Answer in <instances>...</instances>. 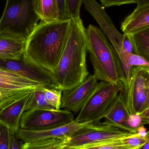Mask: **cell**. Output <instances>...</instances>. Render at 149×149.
<instances>
[{
  "label": "cell",
  "mask_w": 149,
  "mask_h": 149,
  "mask_svg": "<svg viewBox=\"0 0 149 149\" xmlns=\"http://www.w3.org/2000/svg\"><path fill=\"white\" fill-rule=\"evenodd\" d=\"M71 19L37 24L25 41L23 56L52 72L60 60L66 42Z\"/></svg>",
  "instance_id": "1"
},
{
  "label": "cell",
  "mask_w": 149,
  "mask_h": 149,
  "mask_svg": "<svg viewBox=\"0 0 149 149\" xmlns=\"http://www.w3.org/2000/svg\"><path fill=\"white\" fill-rule=\"evenodd\" d=\"M86 29L80 18L71 19L65 45L59 62L52 72L58 89L71 90L81 84L89 74Z\"/></svg>",
  "instance_id": "2"
},
{
  "label": "cell",
  "mask_w": 149,
  "mask_h": 149,
  "mask_svg": "<svg viewBox=\"0 0 149 149\" xmlns=\"http://www.w3.org/2000/svg\"><path fill=\"white\" fill-rule=\"evenodd\" d=\"M87 52L98 80L124 88L120 81L119 56L101 29L92 24L86 29Z\"/></svg>",
  "instance_id": "3"
},
{
  "label": "cell",
  "mask_w": 149,
  "mask_h": 149,
  "mask_svg": "<svg viewBox=\"0 0 149 149\" xmlns=\"http://www.w3.org/2000/svg\"><path fill=\"white\" fill-rule=\"evenodd\" d=\"M39 20L33 0H7L0 19V33L26 41Z\"/></svg>",
  "instance_id": "4"
},
{
  "label": "cell",
  "mask_w": 149,
  "mask_h": 149,
  "mask_svg": "<svg viewBox=\"0 0 149 149\" xmlns=\"http://www.w3.org/2000/svg\"><path fill=\"white\" fill-rule=\"evenodd\" d=\"M123 88L110 82H99L80 111L76 120L84 123H99L119 93L123 92Z\"/></svg>",
  "instance_id": "5"
},
{
  "label": "cell",
  "mask_w": 149,
  "mask_h": 149,
  "mask_svg": "<svg viewBox=\"0 0 149 149\" xmlns=\"http://www.w3.org/2000/svg\"><path fill=\"white\" fill-rule=\"evenodd\" d=\"M73 114L64 109H36L23 113L20 120V128L28 130L51 129L71 123Z\"/></svg>",
  "instance_id": "6"
},
{
  "label": "cell",
  "mask_w": 149,
  "mask_h": 149,
  "mask_svg": "<svg viewBox=\"0 0 149 149\" xmlns=\"http://www.w3.org/2000/svg\"><path fill=\"white\" fill-rule=\"evenodd\" d=\"M49 87L0 68V110L37 89Z\"/></svg>",
  "instance_id": "7"
},
{
  "label": "cell",
  "mask_w": 149,
  "mask_h": 149,
  "mask_svg": "<svg viewBox=\"0 0 149 149\" xmlns=\"http://www.w3.org/2000/svg\"><path fill=\"white\" fill-rule=\"evenodd\" d=\"M123 97L130 114L149 108V67H133L130 89Z\"/></svg>",
  "instance_id": "8"
},
{
  "label": "cell",
  "mask_w": 149,
  "mask_h": 149,
  "mask_svg": "<svg viewBox=\"0 0 149 149\" xmlns=\"http://www.w3.org/2000/svg\"><path fill=\"white\" fill-rule=\"evenodd\" d=\"M0 68L32 81L58 89L51 72L29 62L23 55L15 59L0 58Z\"/></svg>",
  "instance_id": "9"
},
{
  "label": "cell",
  "mask_w": 149,
  "mask_h": 149,
  "mask_svg": "<svg viewBox=\"0 0 149 149\" xmlns=\"http://www.w3.org/2000/svg\"><path fill=\"white\" fill-rule=\"evenodd\" d=\"M95 124L80 123L76 119L71 123L51 129L42 130H28L19 129L14 134L15 137L24 143L48 138L66 140L92 128Z\"/></svg>",
  "instance_id": "10"
},
{
  "label": "cell",
  "mask_w": 149,
  "mask_h": 149,
  "mask_svg": "<svg viewBox=\"0 0 149 149\" xmlns=\"http://www.w3.org/2000/svg\"><path fill=\"white\" fill-rule=\"evenodd\" d=\"M134 134L104 122L97 123L91 129L71 137L68 139L65 145L80 147L108 140L128 137Z\"/></svg>",
  "instance_id": "11"
},
{
  "label": "cell",
  "mask_w": 149,
  "mask_h": 149,
  "mask_svg": "<svg viewBox=\"0 0 149 149\" xmlns=\"http://www.w3.org/2000/svg\"><path fill=\"white\" fill-rule=\"evenodd\" d=\"M98 83V79L94 74H90L76 87L62 91L60 109L75 114L78 113L96 88Z\"/></svg>",
  "instance_id": "12"
},
{
  "label": "cell",
  "mask_w": 149,
  "mask_h": 149,
  "mask_svg": "<svg viewBox=\"0 0 149 149\" xmlns=\"http://www.w3.org/2000/svg\"><path fill=\"white\" fill-rule=\"evenodd\" d=\"M83 3L87 11L98 23L119 56L122 48L124 34H121L116 29L104 7L95 0H83Z\"/></svg>",
  "instance_id": "13"
},
{
  "label": "cell",
  "mask_w": 149,
  "mask_h": 149,
  "mask_svg": "<svg viewBox=\"0 0 149 149\" xmlns=\"http://www.w3.org/2000/svg\"><path fill=\"white\" fill-rule=\"evenodd\" d=\"M31 93L0 110V124L14 134L20 128V120Z\"/></svg>",
  "instance_id": "14"
},
{
  "label": "cell",
  "mask_w": 149,
  "mask_h": 149,
  "mask_svg": "<svg viewBox=\"0 0 149 149\" xmlns=\"http://www.w3.org/2000/svg\"><path fill=\"white\" fill-rule=\"evenodd\" d=\"M123 97V92L119 93L115 100L105 113V123L115 126L122 130L134 134L127 124L130 116Z\"/></svg>",
  "instance_id": "15"
},
{
  "label": "cell",
  "mask_w": 149,
  "mask_h": 149,
  "mask_svg": "<svg viewBox=\"0 0 149 149\" xmlns=\"http://www.w3.org/2000/svg\"><path fill=\"white\" fill-rule=\"evenodd\" d=\"M149 27V3L137 5L135 10L122 23L124 34H131Z\"/></svg>",
  "instance_id": "16"
},
{
  "label": "cell",
  "mask_w": 149,
  "mask_h": 149,
  "mask_svg": "<svg viewBox=\"0 0 149 149\" xmlns=\"http://www.w3.org/2000/svg\"><path fill=\"white\" fill-rule=\"evenodd\" d=\"M25 41L0 33V58L15 59L24 52Z\"/></svg>",
  "instance_id": "17"
},
{
  "label": "cell",
  "mask_w": 149,
  "mask_h": 149,
  "mask_svg": "<svg viewBox=\"0 0 149 149\" xmlns=\"http://www.w3.org/2000/svg\"><path fill=\"white\" fill-rule=\"evenodd\" d=\"M33 5L42 22H50L59 20L57 0H33Z\"/></svg>",
  "instance_id": "18"
},
{
  "label": "cell",
  "mask_w": 149,
  "mask_h": 149,
  "mask_svg": "<svg viewBox=\"0 0 149 149\" xmlns=\"http://www.w3.org/2000/svg\"><path fill=\"white\" fill-rule=\"evenodd\" d=\"M129 35L133 45L134 54L149 61V27Z\"/></svg>",
  "instance_id": "19"
},
{
  "label": "cell",
  "mask_w": 149,
  "mask_h": 149,
  "mask_svg": "<svg viewBox=\"0 0 149 149\" xmlns=\"http://www.w3.org/2000/svg\"><path fill=\"white\" fill-rule=\"evenodd\" d=\"M67 141L55 138L39 139L24 143L22 149H62Z\"/></svg>",
  "instance_id": "20"
},
{
  "label": "cell",
  "mask_w": 149,
  "mask_h": 149,
  "mask_svg": "<svg viewBox=\"0 0 149 149\" xmlns=\"http://www.w3.org/2000/svg\"><path fill=\"white\" fill-rule=\"evenodd\" d=\"M36 109L56 110V109L48 102L42 91V88L35 90L31 93L30 96L25 106V111Z\"/></svg>",
  "instance_id": "21"
},
{
  "label": "cell",
  "mask_w": 149,
  "mask_h": 149,
  "mask_svg": "<svg viewBox=\"0 0 149 149\" xmlns=\"http://www.w3.org/2000/svg\"><path fill=\"white\" fill-rule=\"evenodd\" d=\"M123 138L108 140L84 145L79 148L83 149H135L124 144L122 142Z\"/></svg>",
  "instance_id": "22"
},
{
  "label": "cell",
  "mask_w": 149,
  "mask_h": 149,
  "mask_svg": "<svg viewBox=\"0 0 149 149\" xmlns=\"http://www.w3.org/2000/svg\"><path fill=\"white\" fill-rule=\"evenodd\" d=\"M42 91L48 102L52 105L56 110L60 109L62 90L56 88H42Z\"/></svg>",
  "instance_id": "23"
},
{
  "label": "cell",
  "mask_w": 149,
  "mask_h": 149,
  "mask_svg": "<svg viewBox=\"0 0 149 149\" xmlns=\"http://www.w3.org/2000/svg\"><path fill=\"white\" fill-rule=\"evenodd\" d=\"M66 10L70 19L80 18V10L83 0H66Z\"/></svg>",
  "instance_id": "24"
},
{
  "label": "cell",
  "mask_w": 149,
  "mask_h": 149,
  "mask_svg": "<svg viewBox=\"0 0 149 149\" xmlns=\"http://www.w3.org/2000/svg\"><path fill=\"white\" fill-rule=\"evenodd\" d=\"M148 141L149 136L146 137H141L137 133L122 139V142L124 144L135 149H139Z\"/></svg>",
  "instance_id": "25"
},
{
  "label": "cell",
  "mask_w": 149,
  "mask_h": 149,
  "mask_svg": "<svg viewBox=\"0 0 149 149\" xmlns=\"http://www.w3.org/2000/svg\"><path fill=\"white\" fill-rule=\"evenodd\" d=\"M11 133L8 128L0 124V149H10Z\"/></svg>",
  "instance_id": "26"
},
{
  "label": "cell",
  "mask_w": 149,
  "mask_h": 149,
  "mask_svg": "<svg viewBox=\"0 0 149 149\" xmlns=\"http://www.w3.org/2000/svg\"><path fill=\"white\" fill-rule=\"evenodd\" d=\"M127 124L134 134L137 133V129L139 127L145 125L140 114H130L128 119Z\"/></svg>",
  "instance_id": "27"
},
{
  "label": "cell",
  "mask_w": 149,
  "mask_h": 149,
  "mask_svg": "<svg viewBox=\"0 0 149 149\" xmlns=\"http://www.w3.org/2000/svg\"><path fill=\"white\" fill-rule=\"evenodd\" d=\"M127 60L129 65L132 67L141 66L149 67V61L136 54H128Z\"/></svg>",
  "instance_id": "28"
},
{
  "label": "cell",
  "mask_w": 149,
  "mask_h": 149,
  "mask_svg": "<svg viewBox=\"0 0 149 149\" xmlns=\"http://www.w3.org/2000/svg\"><path fill=\"white\" fill-rule=\"evenodd\" d=\"M137 1L138 0H100L102 6L106 8L129 3H136Z\"/></svg>",
  "instance_id": "29"
},
{
  "label": "cell",
  "mask_w": 149,
  "mask_h": 149,
  "mask_svg": "<svg viewBox=\"0 0 149 149\" xmlns=\"http://www.w3.org/2000/svg\"><path fill=\"white\" fill-rule=\"evenodd\" d=\"M59 11V20L70 19L68 17L66 10V0H57Z\"/></svg>",
  "instance_id": "30"
},
{
  "label": "cell",
  "mask_w": 149,
  "mask_h": 149,
  "mask_svg": "<svg viewBox=\"0 0 149 149\" xmlns=\"http://www.w3.org/2000/svg\"><path fill=\"white\" fill-rule=\"evenodd\" d=\"M122 50L128 54H134L133 45L129 34H124Z\"/></svg>",
  "instance_id": "31"
},
{
  "label": "cell",
  "mask_w": 149,
  "mask_h": 149,
  "mask_svg": "<svg viewBox=\"0 0 149 149\" xmlns=\"http://www.w3.org/2000/svg\"><path fill=\"white\" fill-rule=\"evenodd\" d=\"M14 133H11L10 139V149H22L23 142L17 139L15 137Z\"/></svg>",
  "instance_id": "32"
},
{
  "label": "cell",
  "mask_w": 149,
  "mask_h": 149,
  "mask_svg": "<svg viewBox=\"0 0 149 149\" xmlns=\"http://www.w3.org/2000/svg\"><path fill=\"white\" fill-rule=\"evenodd\" d=\"M136 133L141 137H146L149 136V132L147 130V129L143 126H141L137 129Z\"/></svg>",
  "instance_id": "33"
},
{
  "label": "cell",
  "mask_w": 149,
  "mask_h": 149,
  "mask_svg": "<svg viewBox=\"0 0 149 149\" xmlns=\"http://www.w3.org/2000/svg\"><path fill=\"white\" fill-rule=\"evenodd\" d=\"M138 149H149V141L143 144L142 146Z\"/></svg>",
  "instance_id": "34"
},
{
  "label": "cell",
  "mask_w": 149,
  "mask_h": 149,
  "mask_svg": "<svg viewBox=\"0 0 149 149\" xmlns=\"http://www.w3.org/2000/svg\"><path fill=\"white\" fill-rule=\"evenodd\" d=\"M62 149H83L79 147H70V146H66L65 145Z\"/></svg>",
  "instance_id": "35"
},
{
  "label": "cell",
  "mask_w": 149,
  "mask_h": 149,
  "mask_svg": "<svg viewBox=\"0 0 149 149\" xmlns=\"http://www.w3.org/2000/svg\"></svg>",
  "instance_id": "36"
}]
</instances>
